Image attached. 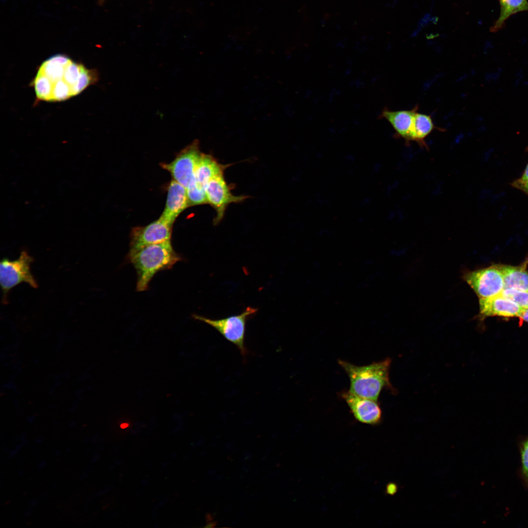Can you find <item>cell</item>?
<instances>
[{
  "label": "cell",
  "mask_w": 528,
  "mask_h": 528,
  "mask_svg": "<svg viewBox=\"0 0 528 528\" xmlns=\"http://www.w3.org/2000/svg\"><path fill=\"white\" fill-rule=\"evenodd\" d=\"M207 203L209 204L216 212L214 224L217 225L223 218L227 207L232 203L241 202L249 197L234 196L231 192V187L226 183L223 174L212 178L205 187Z\"/></svg>",
  "instance_id": "9c48e42d"
},
{
  "label": "cell",
  "mask_w": 528,
  "mask_h": 528,
  "mask_svg": "<svg viewBox=\"0 0 528 528\" xmlns=\"http://www.w3.org/2000/svg\"><path fill=\"white\" fill-rule=\"evenodd\" d=\"M199 142L195 140L178 153L170 163H161V167L168 171L173 180L186 188L190 183L200 156Z\"/></svg>",
  "instance_id": "ba28073f"
},
{
  "label": "cell",
  "mask_w": 528,
  "mask_h": 528,
  "mask_svg": "<svg viewBox=\"0 0 528 528\" xmlns=\"http://www.w3.org/2000/svg\"><path fill=\"white\" fill-rule=\"evenodd\" d=\"M462 278L473 289L479 299L488 298L500 295L504 289L503 276L497 265L465 271Z\"/></svg>",
  "instance_id": "52a82bcc"
},
{
  "label": "cell",
  "mask_w": 528,
  "mask_h": 528,
  "mask_svg": "<svg viewBox=\"0 0 528 528\" xmlns=\"http://www.w3.org/2000/svg\"><path fill=\"white\" fill-rule=\"evenodd\" d=\"M257 311V308L248 306L240 314L219 319H212L196 314L192 317L214 328L227 340L236 345L244 356L248 352L244 344L246 322Z\"/></svg>",
  "instance_id": "5b68a950"
},
{
  "label": "cell",
  "mask_w": 528,
  "mask_h": 528,
  "mask_svg": "<svg viewBox=\"0 0 528 528\" xmlns=\"http://www.w3.org/2000/svg\"><path fill=\"white\" fill-rule=\"evenodd\" d=\"M500 15L492 28L493 31L500 29L511 16L520 12L528 11L527 0H500Z\"/></svg>",
  "instance_id": "e0dca14e"
},
{
  "label": "cell",
  "mask_w": 528,
  "mask_h": 528,
  "mask_svg": "<svg viewBox=\"0 0 528 528\" xmlns=\"http://www.w3.org/2000/svg\"><path fill=\"white\" fill-rule=\"evenodd\" d=\"M528 261H527L517 266L497 265L503 276L504 289L513 288L528 291Z\"/></svg>",
  "instance_id": "9a60e30c"
},
{
  "label": "cell",
  "mask_w": 528,
  "mask_h": 528,
  "mask_svg": "<svg viewBox=\"0 0 528 528\" xmlns=\"http://www.w3.org/2000/svg\"><path fill=\"white\" fill-rule=\"evenodd\" d=\"M341 396L349 407L355 418L363 423L379 424L382 419V411L377 401L343 392Z\"/></svg>",
  "instance_id": "8fae6325"
},
{
  "label": "cell",
  "mask_w": 528,
  "mask_h": 528,
  "mask_svg": "<svg viewBox=\"0 0 528 528\" xmlns=\"http://www.w3.org/2000/svg\"><path fill=\"white\" fill-rule=\"evenodd\" d=\"M521 321H524L528 323V308L523 309L519 316Z\"/></svg>",
  "instance_id": "7402d4cb"
},
{
  "label": "cell",
  "mask_w": 528,
  "mask_h": 528,
  "mask_svg": "<svg viewBox=\"0 0 528 528\" xmlns=\"http://www.w3.org/2000/svg\"></svg>",
  "instance_id": "cb8c5ba5"
},
{
  "label": "cell",
  "mask_w": 528,
  "mask_h": 528,
  "mask_svg": "<svg viewBox=\"0 0 528 528\" xmlns=\"http://www.w3.org/2000/svg\"><path fill=\"white\" fill-rule=\"evenodd\" d=\"M418 107L411 110H392L385 108L381 111L380 117L387 120L395 131L396 135L409 143L412 130L414 119Z\"/></svg>",
  "instance_id": "5bb4252c"
},
{
  "label": "cell",
  "mask_w": 528,
  "mask_h": 528,
  "mask_svg": "<svg viewBox=\"0 0 528 528\" xmlns=\"http://www.w3.org/2000/svg\"><path fill=\"white\" fill-rule=\"evenodd\" d=\"M519 447L521 462V477L525 485L528 487V436L521 441Z\"/></svg>",
  "instance_id": "d6986e66"
},
{
  "label": "cell",
  "mask_w": 528,
  "mask_h": 528,
  "mask_svg": "<svg viewBox=\"0 0 528 528\" xmlns=\"http://www.w3.org/2000/svg\"><path fill=\"white\" fill-rule=\"evenodd\" d=\"M173 225L159 218L144 226L132 228L130 233V250L171 240Z\"/></svg>",
  "instance_id": "30bf717a"
},
{
  "label": "cell",
  "mask_w": 528,
  "mask_h": 528,
  "mask_svg": "<svg viewBox=\"0 0 528 528\" xmlns=\"http://www.w3.org/2000/svg\"><path fill=\"white\" fill-rule=\"evenodd\" d=\"M33 258L27 251L22 250L18 259L10 261L3 258L0 263V283L2 292V303L8 304V294L14 286L25 283L36 288L38 284L30 271Z\"/></svg>",
  "instance_id": "277c9868"
},
{
  "label": "cell",
  "mask_w": 528,
  "mask_h": 528,
  "mask_svg": "<svg viewBox=\"0 0 528 528\" xmlns=\"http://www.w3.org/2000/svg\"><path fill=\"white\" fill-rule=\"evenodd\" d=\"M128 426V424H127L126 423H124V424H123L122 425H121V427L122 428H123V429H124V428L127 427Z\"/></svg>",
  "instance_id": "603a6c76"
},
{
  "label": "cell",
  "mask_w": 528,
  "mask_h": 528,
  "mask_svg": "<svg viewBox=\"0 0 528 528\" xmlns=\"http://www.w3.org/2000/svg\"><path fill=\"white\" fill-rule=\"evenodd\" d=\"M168 188L166 204L160 218L173 225L179 214L190 206L184 186L173 179Z\"/></svg>",
  "instance_id": "4fadbf2b"
},
{
  "label": "cell",
  "mask_w": 528,
  "mask_h": 528,
  "mask_svg": "<svg viewBox=\"0 0 528 528\" xmlns=\"http://www.w3.org/2000/svg\"><path fill=\"white\" fill-rule=\"evenodd\" d=\"M438 129L430 115L416 112L412 130L409 138V142H417L422 147H427L425 138L435 129Z\"/></svg>",
  "instance_id": "2e32d148"
},
{
  "label": "cell",
  "mask_w": 528,
  "mask_h": 528,
  "mask_svg": "<svg viewBox=\"0 0 528 528\" xmlns=\"http://www.w3.org/2000/svg\"><path fill=\"white\" fill-rule=\"evenodd\" d=\"M397 486L396 484L393 483H391L387 484L386 486V493L389 495H393L396 493L397 491Z\"/></svg>",
  "instance_id": "44dd1931"
},
{
  "label": "cell",
  "mask_w": 528,
  "mask_h": 528,
  "mask_svg": "<svg viewBox=\"0 0 528 528\" xmlns=\"http://www.w3.org/2000/svg\"><path fill=\"white\" fill-rule=\"evenodd\" d=\"M392 360L389 358L366 366H358L342 360L338 364L350 381L349 391L358 396L377 401L384 388L395 392L389 379Z\"/></svg>",
  "instance_id": "3957f363"
},
{
  "label": "cell",
  "mask_w": 528,
  "mask_h": 528,
  "mask_svg": "<svg viewBox=\"0 0 528 528\" xmlns=\"http://www.w3.org/2000/svg\"><path fill=\"white\" fill-rule=\"evenodd\" d=\"M512 185L528 195V163L522 176L514 181Z\"/></svg>",
  "instance_id": "ffe728a7"
},
{
  "label": "cell",
  "mask_w": 528,
  "mask_h": 528,
  "mask_svg": "<svg viewBox=\"0 0 528 528\" xmlns=\"http://www.w3.org/2000/svg\"><path fill=\"white\" fill-rule=\"evenodd\" d=\"M501 294L513 301L522 309L528 308V291L505 288Z\"/></svg>",
  "instance_id": "ac0fdd59"
},
{
  "label": "cell",
  "mask_w": 528,
  "mask_h": 528,
  "mask_svg": "<svg viewBox=\"0 0 528 528\" xmlns=\"http://www.w3.org/2000/svg\"><path fill=\"white\" fill-rule=\"evenodd\" d=\"M98 78L97 70L59 54L42 63L31 85L39 100L57 102L78 95Z\"/></svg>",
  "instance_id": "6da1fadb"
},
{
  "label": "cell",
  "mask_w": 528,
  "mask_h": 528,
  "mask_svg": "<svg viewBox=\"0 0 528 528\" xmlns=\"http://www.w3.org/2000/svg\"><path fill=\"white\" fill-rule=\"evenodd\" d=\"M522 308L502 294L488 298L479 299V313L477 318L483 321L492 316L519 317Z\"/></svg>",
  "instance_id": "7c38bea8"
},
{
  "label": "cell",
  "mask_w": 528,
  "mask_h": 528,
  "mask_svg": "<svg viewBox=\"0 0 528 528\" xmlns=\"http://www.w3.org/2000/svg\"><path fill=\"white\" fill-rule=\"evenodd\" d=\"M230 164H222L211 155L201 154L193 177L187 187L189 206L207 203L205 187L215 176L223 174Z\"/></svg>",
  "instance_id": "8992f818"
},
{
  "label": "cell",
  "mask_w": 528,
  "mask_h": 528,
  "mask_svg": "<svg viewBox=\"0 0 528 528\" xmlns=\"http://www.w3.org/2000/svg\"><path fill=\"white\" fill-rule=\"evenodd\" d=\"M127 260L135 269L136 289L141 292L148 289L150 281L157 273L172 268L183 258L174 249L171 240H168L130 250Z\"/></svg>",
  "instance_id": "7a4b0ae2"
}]
</instances>
